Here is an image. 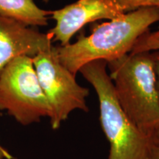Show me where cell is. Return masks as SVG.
<instances>
[{
  "instance_id": "6da1fadb",
  "label": "cell",
  "mask_w": 159,
  "mask_h": 159,
  "mask_svg": "<svg viewBox=\"0 0 159 159\" xmlns=\"http://www.w3.org/2000/svg\"><path fill=\"white\" fill-rule=\"evenodd\" d=\"M159 21V7H144L95 26L89 35L54 47L63 66L76 76L83 66L95 61L108 63L129 54L137 41Z\"/></svg>"
},
{
  "instance_id": "7a4b0ae2",
  "label": "cell",
  "mask_w": 159,
  "mask_h": 159,
  "mask_svg": "<svg viewBox=\"0 0 159 159\" xmlns=\"http://www.w3.org/2000/svg\"><path fill=\"white\" fill-rule=\"evenodd\" d=\"M115 94L135 125L152 136L159 125V97L151 52L129 53L107 63Z\"/></svg>"
},
{
  "instance_id": "3957f363",
  "label": "cell",
  "mask_w": 159,
  "mask_h": 159,
  "mask_svg": "<svg viewBox=\"0 0 159 159\" xmlns=\"http://www.w3.org/2000/svg\"><path fill=\"white\" fill-rule=\"evenodd\" d=\"M79 72L98 97L99 121L110 147L108 159H148L152 136L137 128L123 111L107 71V62L89 63Z\"/></svg>"
},
{
  "instance_id": "277c9868",
  "label": "cell",
  "mask_w": 159,
  "mask_h": 159,
  "mask_svg": "<svg viewBox=\"0 0 159 159\" xmlns=\"http://www.w3.org/2000/svg\"><path fill=\"white\" fill-rule=\"evenodd\" d=\"M0 111L24 126L50 118L51 108L40 85L33 58L13 59L0 72Z\"/></svg>"
},
{
  "instance_id": "5b68a950",
  "label": "cell",
  "mask_w": 159,
  "mask_h": 159,
  "mask_svg": "<svg viewBox=\"0 0 159 159\" xmlns=\"http://www.w3.org/2000/svg\"><path fill=\"white\" fill-rule=\"evenodd\" d=\"M33 62L50 106L49 122L53 130H57L73 111L88 112L89 90L80 85L76 76L60 63L53 46L33 57Z\"/></svg>"
},
{
  "instance_id": "8992f818",
  "label": "cell",
  "mask_w": 159,
  "mask_h": 159,
  "mask_svg": "<svg viewBox=\"0 0 159 159\" xmlns=\"http://www.w3.org/2000/svg\"><path fill=\"white\" fill-rule=\"evenodd\" d=\"M125 14L114 0H78L52 11L55 25L48 33L52 36V41L66 46L87 24L101 19H115Z\"/></svg>"
},
{
  "instance_id": "52a82bcc",
  "label": "cell",
  "mask_w": 159,
  "mask_h": 159,
  "mask_svg": "<svg viewBox=\"0 0 159 159\" xmlns=\"http://www.w3.org/2000/svg\"><path fill=\"white\" fill-rule=\"evenodd\" d=\"M52 36L16 20L0 16V72L6 65L20 56L33 58L50 49Z\"/></svg>"
},
{
  "instance_id": "ba28073f",
  "label": "cell",
  "mask_w": 159,
  "mask_h": 159,
  "mask_svg": "<svg viewBox=\"0 0 159 159\" xmlns=\"http://www.w3.org/2000/svg\"><path fill=\"white\" fill-rule=\"evenodd\" d=\"M51 13L40 8L33 0H0V16L16 20L29 27L47 25Z\"/></svg>"
},
{
  "instance_id": "9c48e42d",
  "label": "cell",
  "mask_w": 159,
  "mask_h": 159,
  "mask_svg": "<svg viewBox=\"0 0 159 159\" xmlns=\"http://www.w3.org/2000/svg\"><path fill=\"white\" fill-rule=\"evenodd\" d=\"M125 13L144 7H159V0H114Z\"/></svg>"
},
{
  "instance_id": "30bf717a",
  "label": "cell",
  "mask_w": 159,
  "mask_h": 159,
  "mask_svg": "<svg viewBox=\"0 0 159 159\" xmlns=\"http://www.w3.org/2000/svg\"><path fill=\"white\" fill-rule=\"evenodd\" d=\"M150 43H159V29L153 33H150L148 31L139 39L134 47L148 44ZM134 49V48H133Z\"/></svg>"
},
{
  "instance_id": "8fae6325",
  "label": "cell",
  "mask_w": 159,
  "mask_h": 159,
  "mask_svg": "<svg viewBox=\"0 0 159 159\" xmlns=\"http://www.w3.org/2000/svg\"><path fill=\"white\" fill-rule=\"evenodd\" d=\"M159 49V43H150L148 44L134 47L130 53H136L139 52H151Z\"/></svg>"
},
{
  "instance_id": "7c38bea8",
  "label": "cell",
  "mask_w": 159,
  "mask_h": 159,
  "mask_svg": "<svg viewBox=\"0 0 159 159\" xmlns=\"http://www.w3.org/2000/svg\"><path fill=\"white\" fill-rule=\"evenodd\" d=\"M151 53H152V56L154 61V69L156 77V88L159 97V49L154 50Z\"/></svg>"
},
{
  "instance_id": "4fadbf2b",
  "label": "cell",
  "mask_w": 159,
  "mask_h": 159,
  "mask_svg": "<svg viewBox=\"0 0 159 159\" xmlns=\"http://www.w3.org/2000/svg\"><path fill=\"white\" fill-rule=\"evenodd\" d=\"M148 159H159V146L152 143L151 146Z\"/></svg>"
},
{
  "instance_id": "5bb4252c",
  "label": "cell",
  "mask_w": 159,
  "mask_h": 159,
  "mask_svg": "<svg viewBox=\"0 0 159 159\" xmlns=\"http://www.w3.org/2000/svg\"><path fill=\"white\" fill-rule=\"evenodd\" d=\"M0 159H13V157L4 147L0 144Z\"/></svg>"
},
{
  "instance_id": "9a60e30c",
  "label": "cell",
  "mask_w": 159,
  "mask_h": 159,
  "mask_svg": "<svg viewBox=\"0 0 159 159\" xmlns=\"http://www.w3.org/2000/svg\"><path fill=\"white\" fill-rule=\"evenodd\" d=\"M152 140L154 144L159 146V125L155 129L152 134Z\"/></svg>"
},
{
  "instance_id": "2e32d148",
  "label": "cell",
  "mask_w": 159,
  "mask_h": 159,
  "mask_svg": "<svg viewBox=\"0 0 159 159\" xmlns=\"http://www.w3.org/2000/svg\"><path fill=\"white\" fill-rule=\"evenodd\" d=\"M43 2H45V3H47V2H48L49 1V0H43Z\"/></svg>"
}]
</instances>
